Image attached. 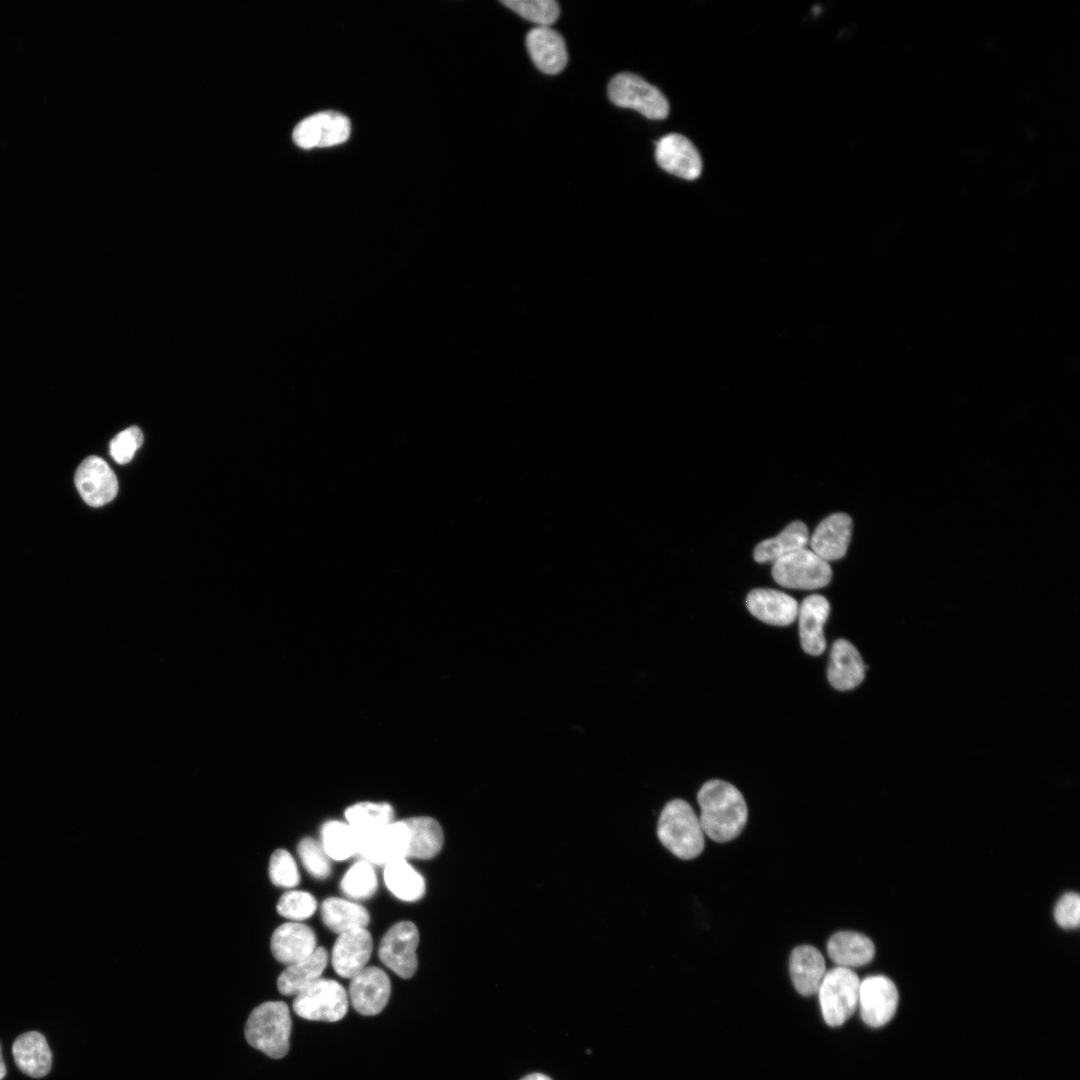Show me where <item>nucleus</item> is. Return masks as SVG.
Returning a JSON list of instances; mask_svg holds the SVG:
<instances>
[{"instance_id": "obj_1", "label": "nucleus", "mask_w": 1080, "mask_h": 1080, "mask_svg": "<svg viewBox=\"0 0 1080 1080\" xmlns=\"http://www.w3.org/2000/svg\"><path fill=\"white\" fill-rule=\"evenodd\" d=\"M699 821L704 834L716 842L736 838L748 817L745 799L731 783L713 779L705 782L697 794Z\"/></svg>"}, {"instance_id": "obj_2", "label": "nucleus", "mask_w": 1080, "mask_h": 1080, "mask_svg": "<svg viewBox=\"0 0 1080 1080\" xmlns=\"http://www.w3.org/2000/svg\"><path fill=\"white\" fill-rule=\"evenodd\" d=\"M657 836L672 854L684 860L696 858L704 848V832L692 806L683 799L669 801L662 809Z\"/></svg>"}, {"instance_id": "obj_3", "label": "nucleus", "mask_w": 1080, "mask_h": 1080, "mask_svg": "<svg viewBox=\"0 0 1080 1080\" xmlns=\"http://www.w3.org/2000/svg\"><path fill=\"white\" fill-rule=\"evenodd\" d=\"M291 1029L292 1020L287 1004L266 1001L251 1011L244 1033L250 1046L272 1059H280L289 1051Z\"/></svg>"}, {"instance_id": "obj_4", "label": "nucleus", "mask_w": 1080, "mask_h": 1080, "mask_svg": "<svg viewBox=\"0 0 1080 1080\" xmlns=\"http://www.w3.org/2000/svg\"><path fill=\"white\" fill-rule=\"evenodd\" d=\"M860 979L849 968L837 966L826 972L817 994L825 1022L844 1024L858 1007Z\"/></svg>"}, {"instance_id": "obj_5", "label": "nucleus", "mask_w": 1080, "mask_h": 1080, "mask_svg": "<svg viewBox=\"0 0 1080 1080\" xmlns=\"http://www.w3.org/2000/svg\"><path fill=\"white\" fill-rule=\"evenodd\" d=\"M772 576L783 587L814 590L830 582L832 570L827 561L805 547L773 562Z\"/></svg>"}, {"instance_id": "obj_6", "label": "nucleus", "mask_w": 1080, "mask_h": 1080, "mask_svg": "<svg viewBox=\"0 0 1080 1080\" xmlns=\"http://www.w3.org/2000/svg\"><path fill=\"white\" fill-rule=\"evenodd\" d=\"M608 95L615 105L634 109L649 119H664L669 113V103L662 92L633 73L615 75L609 82Z\"/></svg>"}, {"instance_id": "obj_7", "label": "nucleus", "mask_w": 1080, "mask_h": 1080, "mask_svg": "<svg viewBox=\"0 0 1080 1080\" xmlns=\"http://www.w3.org/2000/svg\"><path fill=\"white\" fill-rule=\"evenodd\" d=\"M293 1010L309 1021L337 1022L348 1011V995L344 987L332 979L320 978L295 996Z\"/></svg>"}, {"instance_id": "obj_8", "label": "nucleus", "mask_w": 1080, "mask_h": 1080, "mask_svg": "<svg viewBox=\"0 0 1080 1080\" xmlns=\"http://www.w3.org/2000/svg\"><path fill=\"white\" fill-rule=\"evenodd\" d=\"M418 942L416 925L410 921L398 922L383 936L378 949L379 958L399 977L411 978L418 966Z\"/></svg>"}, {"instance_id": "obj_9", "label": "nucleus", "mask_w": 1080, "mask_h": 1080, "mask_svg": "<svg viewBox=\"0 0 1080 1080\" xmlns=\"http://www.w3.org/2000/svg\"><path fill=\"white\" fill-rule=\"evenodd\" d=\"M899 994L894 982L884 975L868 976L860 981L858 1007L862 1020L870 1027H881L895 1015Z\"/></svg>"}, {"instance_id": "obj_10", "label": "nucleus", "mask_w": 1080, "mask_h": 1080, "mask_svg": "<svg viewBox=\"0 0 1080 1080\" xmlns=\"http://www.w3.org/2000/svg\"><path fill=\"white\" fill-rule=\"evenodd\" d=\"M351 132L349 119L335 111L315 113L296 125L292 138L303 148H323L345 142Z\"/></svg>"}, {"instance_id": "obj_11", "label": "nucleus", "mask_w": 1080, "mask_h": 1080, "mask_svg": "<svg viewBox=\"0 0 1080 1080\" xmlns=\"http://www.w3.org/2000/svg\"><path fill=\"white\" fill-rule=\"evenodd\" d=\"M408 830L404 821L391 822L358 836V853L370 864L406 859Z\"/></svg>"}, {"instance_id": "obj_12", "label": "nucleus", "mask_w": 1080, "mask_h": 1080, "mask_svg": "<svg viewBox=\"0 0 1080 1080\" xmlns=\"http://www.w3.org/2000/svg\"><path fill=\"white\" fill-rule=\"evenodd\" d=\"M75 485L82 499L92 507L112 501L118 492L116 475L98 456H89L75 472Z\"/></svg>"}, {"instance_id": "obj_13", "label": "nucleus", "mask_w": 1080, "mask_h": 1080, "mask_svg": "<svg viewBox=\"0 0 1080 1080\" xmlns=\"http://www.w3.org/2000/svg\"><path fill=\"white\" fill-rule=\"evenodd\" d=\"M391 994L388 975L379 967L366 966L351 978L349 997L353 1008L361 1015L379 1014L387 1005Z\"/></svg>"}, {"instance_id": "obj_14", "label": "nucleus", "mask_w": 1080, "mask_h": 1080, "mask_svg": "<svg viewBox=\"0 0 1080 1080\" xmlns=\"http://www.w3.org/2000/svg\"><path fill=\"white\" fill-rule=\"evenodd\" d=\"M655 157L663 170L679 178L695 180L701 174V156L693 143L681 134L671 133L659 139Z\"/></svg>"}, {"instance_id": "obj_15", "label": "nucleus", "mask_w": 1080, "mask_h": 1080, "mask_svg": "<svg viewBox=\"0 0 1080 1080\" xmlns=\"http://www.w3.org/2000/svg\"><path fill=\"white\" fill-rule=\"evenodd\" d=\"M372 949V936L366 928L340 934L332 949L334 971L343 978L351 979L366 967Z\"/></svg>"}, {"instance_id": "obj_16", "label": "nucleus", "mask_w": 1080, "mask_h": 1080, "mask_svg": "<svg viewBox=\"0 0 1080 1080\" xmlns=\"http://www.w3.org/2000/svg\"><path fill=\"white\" fill-rule=\"evenodd\" d=\"M852 534V519L842 512L823 519L809 537L811 550L825 561L841 559L847 552Z\"/></svg>"}, {"instance_id": "obj_17", "label": "nucleus", "mask_w": 1080, "mask_h": 1080, "mask_svg": "<svg viewBox=\"0 0 1080 1080\" xmlns=\"http://www.w3.org/2000/svg\"><path fill=\"white\" fill-rule=\"evenodd\" d=\"M830 613L828 600L819 594L804 598L798 607L799 637L802 649L809 655H821L826 648L823 632Z\"/></svg>"}, {"instance_id": "obj_18", "label": "nucleus", "mask_w": 1080, "mask_h": 1080, "mask_svg": "<svg viewBox=\"0 0 1080 1080\" xmlns=\"http://www.w3.org/2000/svg\"><path fill=\"white\" fill-rule=\"evenodd\" d=\"M527 50L535 66L546 74H558L566 66V44L556 30L549 26H537L526 37Z\"/></svg>"}, {"instance_id": "obj_19", "label": "nucleus", "mask_w": 1080, "mask_h": 1080, "mask_svg": "<svg viewBox=\"0 0 1080 1080\" xmlns=\"http://www.w3.org/2000/svg\"><path fill=\"white\" fill-rule=\"evenodd\" d=\"M316 943L315 933L308 925L287 922L274 931L271 950L277 961L288 966L309 957L317 948Z\"/></svg>"}, {"instance_id": "obj_20", "label": "nucleus", "mask_w": 1080, "mask_h": 1080, "mask_svg": "<svg viewBox=\"0 0 1080 1080\" xmlns=\"http://www.w3.org/2000/svg\"><path fill=\"white\" fill-rule=\"evenodd\" d=\"M750 613L764 623L787 626L795 621L798 602L790 595L774 589H754L746 597Z\"/></svg>"}, {"instance_id": "obj_21", "label": "nucleus", "mask_w": 1080, "mask_h": 1080, "mask_svg": "<svg viewBox=\"0 0 1080 1080\" xmlns=\"http://www.w3.org/2000/svg\"><path fill=\"white\" fill-rule=\"evenodd\" d=\"M865 668L859 651L851 642L838 639L833 643L827 670L833 688L840 691L856 688L864 680Z\"/></svg>"}, {"instance_id": "obj_22", "label": "nucleus", "mask_w": 1080, "mask_h": 1080, "mask_svg": "<svg viewBox=\"0 0 1080 1080\" xmlns=\"http://www.w3.org/2000/svg\"><path fill=\"white\" fill-rule=\"evenodd\" d=\"M789 969L795 989L803 996L817 994L827 972L823 955L811 945H800L792 951Z\"/></svg>"}, {"instance_id": "obj_23", "label": "nucleus", "mask_w": 1080, "mask_h": 1080, "mask_svg": "<svg viewBox=\"0 0 1080 1080\" xmlns=\"http://www.w3.org/2000/svg\"><path fill=\"white\" fill-rule=\"evenodd\" d=\"M827 953L837 966L852 969L871 962L875 955V946L864 934L839 931L829 938Z\"/></svg>"}, {"instance_id": "obj_24", "label": "nucleus", "mask_w": 1080, "mask_h": 1080, "mask_svg": "<svg viewBox=\"0 0 1080 1080\" xmlns=\"http://www.w3.org/2000/svg\"><path fill=\"white\" fill-rule=\"evenodd\" d=\"M12 1054L17 1067L30 1077H44L51 1069L50 1048L45 1037L37 1031L26 1032L16 1038Z\"/></svg>"}, {"instance_id": "obj_25", "label": "nucleus", "mask_w": 1080, "mask_h": 1080, "mask_svg": "<svg viewBox=\"0 0 1080 1080\" xmlns=\"http://www.w3.org/2000/svg\"><path fill=\"white\" fill-rule=\"evenodd\" d=\"M328 953L325 948L317 947L304 960L288 965L279 975L277 987L284 996L297 995L319 980L327 966Z\"/></svg>"}, {"instance_id": "obj_26", "label": "nucleus", "mask_w": 1080, "mask_h": 1080, "mask_svg": "<svg viewBox=\"0 0 1080 1080\" xmlns=\"http://www.w3.org/2000/svg\"><path fill=\"white\" fill-rule=\"evenodd\" d=\"M403 821L408 830L406 858L427 860L441 851L444 835L440 824L435 819L422 816Z\"/></svg>"}, {"instance_id": "obj_27", "label": "nucleus", "mask_w": 1080, "mask_h": 1080, "mask_svg": "<svg viewBox=\"0 0 1080 1080\" xmlns=\"http://www.w3.org/2000/svg\"><path fill=\"white\" fill-rule=\"evenodd\" d=\"M321 917L324 924L339 935L366 928L370 921L369 913L363 906L337 897L323 901Z\"/></svg>"}, {"instance_id": "obj_28", "label": "nucleus", "mask_w": 1080, "mask_h": 1080, "mask_svg": "<svg viewBox=\"0 0 1080 1080\" xmlns=\"http://www.w3.org/2000/svg\"><path fill=\"white\" fill-rule=\"evenodd\" d=\"M809 543L808 528L802 521H794L777 536L760 542L754 549V559L759 563L775 562L779 558L805 548Z\"/></svg>"}, {"instance_id": "obj_29", "label": "nucleus", "mask_w": 1080, "mask_h": 1080, "mask_svg": "<svg viewBox=\"0 0 1080 1080\" xmlns=\"http://www.w3.org/2000/svg\"><path fill=\"white\" fill-rule=\"evenodd\" d=\"M383 878L388 890L400 900L414 902L425 894L424 878L404 858L386 864Z\"/></svg>"}, {"instance_id": "obj_30", "label": "nucleus", "mask_w": 1080, "mask_h": 1080, "mask_svg": "<svg viewBox=\"0 0 1080 1080\" xmlns=\"http://www.w3.org/2000/svg\"><path fill=\"white\" fill-rule=\"evenodd\" d=\"M322 847L327 856L342 861L358 853V836L348 823L326 822L321 828Z\"/></svg>"}, {"instance_id": "obj_31", "label": "nucleus", "mask_w": 1080, "mask_h": 1080, "mask_svg": "<svg viewBox=\"0 0 1080 1080\" xmlns=\"http://www.w3.org/2000/svg\"><path fill=\"white\" fill-rule=\"evenodd\" d=\"M345 818L359 836L393 822L394 810L388 803L360 802L345 810Z\"/></svg>"}, {"instance_id": "obj_32", "label": "nucleus", "mask_w": 1080, "mask_h": 1080, "mask_svg": "<svg viewBox=\"0 0 1080 1080\" xmlns=\"http://www.w3.org/2000/svg\"><path fill=\"white\" fill-rule=\"evenodd\" d=\"M377 876L371 864L365 860L354 863L343 876L341 891L353 899H367L377 890Z\"/></svg>"}, {"instance_id": "obj_33", "label": "nucleus", "mask_w": 1080, "mask_h": 1080, "mask_svg": "<svg viewBox=\"0 0 1080 1080\" xmlns=\"http://www.w3.org/2000/svg\"><path fill=\"white\" fill-rule=\"evenodd\" d=\"M502 3L539 26L553 24L560 14L559 4L554 0H505Z\"/></svg>"}, {"instance_id": "obj_34", "label": "nucleus", "mask_w": 1080, "mask_h": 1080, "mask_svg": "<svg viewBox=\"0 0 1080 1080\" xmlns=\"http://www.w3.org/2000/svg\"><path fill=\"white\" fill-rule=\"evenodd\" d=\"M276 908L279 915L290 920L301 921L314 914L317 902L308 892L291 890L281 896Z\"/></svg>"}, {"instance_id": "obj_35", "label": "nucleus", "mask_w": 1080, "mask_h": 1080, "mask_svg": "<svg viewBox=\"0 0 1080 1080\" xmlns=\"http://www.w3.org/2000/svg\"><path fill=\"white\" fill-rule=\"evenodd\" d=\"M297 851L303 866L314 878L325 879L331 874L329 857L319 842L304 838L299 842Z\"/></svg>"}, {"instance_id": "obj_36", "label": "nucleus", "mask_w": 1080, "mask_h": 1080, "mask_svg": "<svg viewBox=\"0 0 1080 1080\" xmlns=\"http://www.w3.org/2000/svg\"><path fill=\"white\" fill-rule=\"evenodd\" d=\"M268 871L271 882L277 887L293 888L300 882L295 860L284 849H277L271 855Z\"/></svg>"}, {"instance_id": "obj_37", "label": "nucleus", "mask_w": 1080, "mask_h": 1080, "mask_svg": "<svg viewBox=\"0 0 1080 1080\" xmlns=\"http://www.w3.org/2000/svg\"><path fill=\"white\" fill-rule=\"evenodd\" d=\"M143 443V434L136 426L119 432L110 442V454L115 462L126 464L131 461L137 449Z\"/></svg>"}, {"instance_id": "obj_38", "label": "nucleus", "mask_w": 1080, "mask_h": 1080, "mask_svg": "<svg viewBox=\"0 0 1080 1080\" xmlns=\"http://www.w3.org/2000/svg\"><path fill=\"white\" fill-rule=\"evenodd\" d=\"M1056 923L1064 929H1074L1080 923V897L1075 892L1061 896L1054 909Z\"/></svg>"}, {"instance_id": "obj_39", "label": "nucleus", "mask_w": 1080, "mask_h": 1080, "mask_svg": "<svg viewBox=\"0 0 1080 1080\" xmlns=\"http://www.w3.org/2000/svg\"><path fill=\"white\" fill-rule=\"evenodd\" d=\"M521 1080H552V1079L550 1077H548L547 1075H544L542 1073H531V1074L525 1076L524 1078H522Z\"/></svg>"}, {"instance_id": "obj_40", "label": "nucleus", "mask_w": 1080, "mask_h": 1080, "mask_svg": "<svg viewBox=\"0 0 1080 1080\" xmlns=\"http://www.w3.org/2000/svg\"><path fill=\"white\" fill-rule=\"evenodd\" d=\"M5 1075H6V1067H5V1063L3 1061V1058H2L1 1048H0V1080H2Z\"/></svg>"}]
</instances>
